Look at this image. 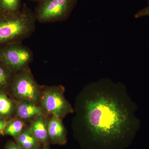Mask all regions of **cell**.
I'll return each mask as SVG.
<instances>
[{
	"mask_svg": "<svg viewBox=\"0 0 149 149\" xmlns=\"http://www.w3.org/2000/svg\"><path fill=\"white\" fill-rule=\"evenodd\" d=\"M10 121L6 120L5 118H0V134L4 135L5 129Z\"/></svg>",
	"mask_w": 149,
	"mask_h": 149,
	"instance_id": "cell-16",
	"label": "cell"
},
{
	"mask_svg": "<svg viewBox=\"0 0 149 149\" xmlns=\"http://www.w3.org/2000/svg\"><path fill=\"white\" fill-rule=\"evenodd\" d=\"M14 110L13 102L3 91L0 92V118H5L12 114Z\"/></svg>",
	"mask_w": 149,
	"mask_h": 149,
	"instance_id": "cell-11",
	"label": "cell"
},
{
	"mask_svg": "<svg viewBox=\"0 0 149 149\" xmlns=\"http://www.w3.org/2000/svg\"><path fill=\"white\" fill-rule=\"evenodd\" d=\"M2 13L1 11V8H0V14Z\"/></svg>",
	"mask_w": 149,
	"mask_h": 149,
	"instance_id": "cell-20",
	"label": "cell"
},
{
	"mask_svg": "<svg viewBox=\"0 0 149 149\" xmlns=\"http://www.w3.org/2000/svg\"><path fill=\"white\" fill-rule=\"evenodd\" d=\"M22 0H0L2 13H12L21 10Z\"/></svg>",
	"mask_w": 149,
	"mask_h": 149,
	"instance_id": "cell-12",
	"label": "cell"
},
{
	"mask_svg": "<svg viewBox=\"0 0 149 149\" xmlns=\"http://www.w3.org/2000/svg\"><path fill=\"white\" fill-rule=\"evenodd\" d=\"M148 3H149V0H148Z\"/></svg>",
	"mask_w": 149,
	"mask_h": 149,
	"instance_id": "cell-21",
	"label": "cell"
},
{
	"mask_svg": "<svg viewBox=\"0 0 149 149\" xmlns=\"http://www.w3.org/2000/svg\"><path fill=\"white\" fill-rule=\"evenodd\" d=\"M14 76L13 72L0 63V88H6L11 85Z\"/></svg>",
	"mask_w": 149,
	"mask_h": 149,
	"instance_id": "cell-14",
	"label": "cell"
},
{
	"mask_svg": "<svg viewBox=\"0 0 149 149\" xmlns=\"http://www.w3.org/2000/svg\"><path fill=\"white\" fill-rule=\"evenodd\" d=\"M77 1V0H41L35 9L36 19L42 23L66 20Z\"/></svg>",
	"mask_w": 149,
	"mask_h": 149,
	"instance_id": "cell-3",
	"label": "cell"
},
{
	"mask_svg": "<svg viewBox=\"0 0 149 149\" xmlns=\"http://www.w3.org/2000/svg\"><path fill=\"white\" fill-rule=\"evenodd\" d=\"M30 1H37L38 2L40 1L41 0H30Z\"/></svg>",
	"mask_w": 149,
	"mask_h": 149,
	"instance_id": "cell-19",
	"label": "cell"
},
{
	"mask_svg": "<svg viewBox=\"0 0 149 149\" xmlns=\"http://www.w3.org/2000/svg\"><path fill=\"white\" fill-rule=\"evenodd\" d=\"M33 58L32 51L22 42L10 43L0 47V63L15 74L28 68Z\"/></svg>",
	"mask_w": 149,
	"mask_h": 149,
	"instance_id": "cell-4",
	"label": "cell"
},
{
	"mask_svg": "<svg viewBox=\"0 0 149 149\" xmlns=\"http://www.w3.org/2000/svg\"><path fill=\"white\" fill-rule=\"evenodd\" d=\"M64 91L61 86L47 87L41 98L43 109L60 118L73 113L71 105L65 97Z\"/></svg>",
	"mask_w": 149,
	"mask_h": 149,
	"instance_id": "cell-5",
	"label": "cell"
},
{
	"mask_svg": "<svg viewBox=\"0 0 149 149\" xmlns=\"http://www.w3.org/2000/svg\"><path fill=\"white\" fill-rule=\"evenodd\" d=\"M48 123L42 116L37 117L32 122L30 128L35 138L41 143H46L49 138Z\"/></svg>",
	"mask_w": 149,
	"mask_h": 149,
	"instance_id": "cell-9",
	"label": "cell"
},
{
	"mask_svg": "<svg viewBox=\"0 0 149 149\" xmlns=\"http://www.w3.org/2000/svg\"><path fill=\"white\" fill-rule=\"evenodd\" d=\"M5 149H23L19 146L17 144L13 142H10L7 144Z\"/></svg>",
	"mask_w": 149,
	"mask_h": 149,
	"instance_id": "cell-17",
	"label": "cell"
},
{
	"mask_svg": "<svg viewBox=\"0 0 149 149\" xmlns=\"http://www.w3.org/2000/svg\"><path fill=\"white\" fill-rule=\"evenodd\" d=\"M42 149H49V148H48L47 147V146H45V147H44V148Z\"/></svg>",
	"mask_w": 149,
	"mask_h": 149,
	"instance_id": "cell-18",
	"label": "cell"
},
{
	"mask_svg": "<svg viewBox=\"0 0 149 149\" xmlns=\"http://www.w3.org/2000/svg\"><path fill=\"white\" fill-rule=\"evenodd\" d=\"M17 116L22 119L42 116L45 114L44 109L32 102L23 101L19 104L17 110Z\"/></svg>",
	"mask_w": 149,
	"mask_h": 149,
	"instance_id": "cell-8",
	"label": "cell"
},
{
	"mask_svg": "<svg viewBox=\"0 0 149 149\" xmlns=\"http://www.w3.org/2000/svg\"><path fill=\"white\" fill-rule=\"evenodd\" d=\"M15 139L17 145L23 149H38L40 146V142L33 135L30 128H24Z\"/></svg>",
	"mask_w": 149,
	"mask_h": 149,
	"instance_id": "cell-10",
	"label": "cell"
},
{
	"mask_svg": "<svg viewBox=\"0 0 149 149\" xmlns=\"http://www.w3.org/2000/svg\"><path fill=\"white\" fill-rule=\"evenodd\" d=\"M82 126L90 149H123L133 137L134 106L123 83L102 78L86 87Z\"/></svg>",
	"mask_w": 149,
	"mask_h": 149,
	"instance_id": "cell-1",
	"label": "cell"
},
{
	"mask_svg": "<svg viewBox=\"0 0 149 149\" xmlns=\"http://www.w3.org/2000/svg\"><path fill=\"white\" fill-rule=\"evenodd\" d=\"M37 21L35 12L25 4L17 12L0 14V47L22 42L35 32Z\"/></svg>",
	"mask_w": 149,
	"mask_h": 149,
	"instance_id": "cell-2",
	"label": "cell"
},
{
	"mask_svg": "<svg viewBox=\"0 0 149 149\" xmlns=\"http://www.w3.org/2000/svg\"><path fill=\"white\" fill-rule=\"evenodd\" d=\"M24 123L20 120L10 121L4 131V135H9L15 138L24 129Z\"/></svg>",
	"mask_w": 149,
	"mask_h": 149,
	"instance_id": "cell-13",
	"label": "cell"
},
{
	"mask_svg": "<svg viewBox=\"0 0 149 149\" xmlns=\"http://www.w3.org/2000/svg\"><path fill=\"white\" fill-rule=\"evenodd\" d=\"M149 15V5L146 7L145 8L139 11L135 15L136 18H140Z\"/></svg>",
	"mask_w": 149,
	"mask_h": 149,
	"instance_id": "cell-15",
	"label": "cell"
},
{
	"mask_svg": "<svg viewBox=\"0 0 149 149\" xmlns=\"http://www.w3.org/2000/svg\"><path fill=\"white\" fill-rule=\"evenodd\" d=\"M12 92L16 98L35 103L40 97V89L28 68L14 76Z\"/></svg>",
	"mask_w": 149,
	"mask_h": 149,
	"instance_id": "cell-6",
	"label": "cell"
},
{
	"mask_svg": "<svg viewBox=\"0 0 149 149\" xmlns=\"http://www.w3.org/2000/svg\"><path fill=\"white\" fill-rule=\"evenodd\" d=\"M48 131L49 138L54 143L60 145L66 143V131L60 118L53 115L48 123Z\"/></svg>",
	"mask_w": 149,
	"mask_h": 149,
	"instance_id": "cell-7",
	"label": "cell"
}]
</instances>
